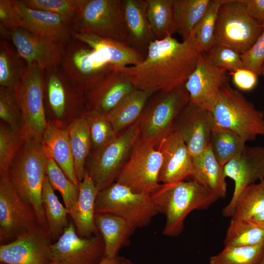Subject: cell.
<instances>
[{"instance_id": "obj_21", "label": "cell", "mask_w": 264, "mask_h": 264, "mask_svg": "<svg viewBox=\"0 0 264 264\" xmlns=\"http://www.w3.org/2000/svg\"><path fill=\"white\" fill-rule=\"evenodd\" d=\"M21 17L20 27L41 37L66 45L71 36L72 24L62 16L13 0Z\"/></svg>"}, {"instance_id": "obj_56", "label": "cell", "mask_w": 264, "mask_h": 264, "mask_svg": "<svg viewBox=\"0 0 264 264\" xmlns=\"http://www.w3.org/2000/svg\"><path fill=\"white\" fill-rule=\"evenodd\" d=\"M54 264L53 262H51L50 264Z\"/></svg>"}, {"instance_id": "obj_41", "label": "cell", "mask_w": 264, "mask_h": 264, "mask_svg": "<svg viewBox=\"0 0 264 264\" xmlns=\"http://www.w3.org/2000/svg\"><path fill=\"white\" fill-rule=\"evenodd\" d=\"M23 60L8 43L0 42V88L10 91L13 89L25 66Z\"/></svg>"}, {"instance_id": "obj_4", "label": "cell", "mask_w": 264, "mask_h": 264, "mask_svg": "<svg viewBox=\"0 0 264 264\" xmlns=\"http://www.w3.org/2000/svg\"><path fill=\"white\" fill-rule=\"evenodd\" d=\"M44 70L36 66L26 65L14 89L20 110L23 140L42 141L48 120L44 102Z\"/></svg>"}, {"instance_id": "obj_14", "label": "cell", "mask_w": 264, "mask_h": 264, "mask_svg": "<svg viewBox=\"0 0 264 264\" xmlns=\"http://www.w3.org/2000/svg\"><path fill=\"white\" fill-rule=\"evenodd\" d=\"M38 225L35 210L19 197L8 173L0 175V244L12 241Z\"/></svg>"}, {"instance_id": "obj_27", "label": "cell", "mask_w": 264, "mask_h": 264, "mask_svg": "<svg viewBox=\"0 0 264 264\" xmlns=\"http://www.w3.org/2000/svg\"><path fill=\"white\" fill-rule=\"evenodd\" d=\"M147 7L146 0H123L128 44L143 55L146 54L150 43L155 40L148 20Z\"/></svg>"}, {"instance_id": "obj_10", "label": "cell", "mask_w": 264, "mask_h": 264, "mask_svg": "<svg viewBox=\"0 0 264 264\" xmlns=\"http://www.w3.org/2000/svg\"><path fill=\"white\" fill-rule=\"evenodd\" d=\"M95 212L116 215L134 230L148 225L158 213L150 195L134 192L117 182L98 192Z\"/></svg>"}, {"instance_id": "obj_6", "label": "cell", "mask_w": 264, "mask_h": 264, "mask_svg": "<svg viewBox=\"0 0 264 264\" xmlns=\"http://www.w3.org/2000/svg\"><path fill=\"white\" fill-rule=\"evenodd\" d=\"M264 30V24L247 12L243 0H223L219 8L214 37L216 44L246 53Z\"/></svg>"}, {"instance_id": "obj_42", "label": "cell", "mask_w": 264, "mask_h": 264, "mask_svg": "<svg viewBox=\"0 0 264 264\" xmlns=\"http://www.w3.org/2000/svg\"><path fill=\"white\" fill-rule=\"evenodd\" d=\"M223 0H211L193 31L202 52L208 53L216 44L214 33L219 8Z\"/></svg>"}, {"instance_id": "obj_43", "label": "cell", "mask_w": 264, "mask_h": 264, "mask_svg": "<svg viewBox=\"0 0 264 264\" xmlns=\"http://www.w3.org/2000/svg\"><path fill=\"white\" fill-rule=\"evenodd\" d=\"M24 141L2 122L0 124V175L8 170Z\"/></svg>"}, {"instance_id": "obj_38", "label": "cell", "mask_w": 264, "mask_h": 264, "mask_svg": "<svg viewBox=\"0 0 264 264\" xmlns=\"http://www.w3.org/2000/svg\"><path fill=\"white\" fill-rule=\"evenodd\" d=\"M210 264H264V243L251 246H224L209 259Z\"/></svg>"}, {"instance_id": "obj_8", "label": "cell", "mask_w": 264, "mask_h": 264, "mask_svg": "<svg viewBox=\"0 0 264 264\" xmlns=\"http://www.w3.org/2000/svg\"><path fill=\"white\" fill-rule=\"evenodd\" d=\"M72 28L128 44L123 0H83Z\"/></svg>"}, {"instance_id": "obj_19", "label": "cell", "mask_w": 264, "mask_h": 264, "mask_svg": "<svg viewBox=\"0 0 264 264\" xmlns=\"http://www.w3.org/2000/svg\"><path fill=\"white\" fill-rule=\"evenodd\" d=\"M51 238L40 225L0 245V262L7 264H49Z\"/></svg>"}, {"instance_id": "obj_16", "label": "cell", "mask_w": 264, "mask_h": 264, "mask_svg": "<svg viewBox=\"0 0 264 264\" xmlns=\"http://www.w3.org/2000/svg\"><path fill=\"white\" fill-rule=\"evenodd\" d=\"M0 31L10 38L26 65L36 66L44 70L60 65L66 45L37 36L20 27L0 28Z\"/></svg>"}, {"instance_id": "obj_46", "label": "cell", "mask_w": 264, "mask_h": 264, "mask_svg": "<svg viewBox=\"0 0 264 264\" xmlns=\"http://www.w3.org/2000/svg\"><path fill=\"white\" fill-rule=\"evenodd\" d=\"M207 53L214 66L226 71L233 73L243 68L241 54L230 48L215 44Z\"/></svg>"}, {"instance_id": "obj_47", "label": "cell", "mask_w": 264, "mask_h": 264, "mask_svg": "<svg viewBox=\"0 0 264 264\" xmlns=\"http://www.w3.org/2000/svg\"><path fill=\"white\" fill-rule=\"evenodd\" d=\"M243 68L260 75L264 63V30L253 46L245 53L241 55Z\"/></svg>"}, {"instance_id": "obj_32", "label": "cell", "mask_w": 264, "mask_h": 264, "mask_svg": "<svg viewBox=\"0 0 264 264\" xmlns=\"http://www.w3.org/2000/svg\"><path fill=\"white\" fill-rule=\"evenodd\" d=\"M42 204L48 234L52 240L56 241L69 223L68 210L59 200L46 176L43 188Z\"/></svg>"}, {"instance_id": "obj_1", "label": "cell", "mask_w": 264, "mask_h": 264, "mask_svg": "<svg viewBox=\"0 0 264 264\" xmlns=\"http://www.w3.org/2000/svg\"><path fill=\"white\" fill-rule=\"evenodd\" d=\"M202 52L192 31L185 40L172 36L151 42L143 60L120 70L135 88L152 94L185 84Z\"/></svg>"}, {"instance_id": "obj_53", "label": "cell", "mask_w": 264, "mask_h": 264, "mask_svg": "<svg viewBox=\"0 0 264 264\" xmlns=\"http://www.w3.org/2000/svg\"><path fill=\"white\" fill-rule=\"evenodd\" d=\"M119 264H135L132 263L130 260L125 257H119Z\"/></svg>"}, {"instance_id": "obj_48", "label": "cell", "mask_w": 264, "mask_h": 264, "mask_svg": "<svg viewBox=\"0 0 264 264\" xmlns=\"http://www.w3.org/2000/svg\"><path fill=\"white\" fill-rule=\"evenodd\" d=\"M21 17L13 0H0V28L6 29L20 27Z\"/></svg>"}, {"instance_id": "obj_5", "label": "cell", "mask_w": 264, "mask_h": 264, "mask_svg": "<svg viewBox=\"0 0 264 264\" xmlns=\"http://www.w3.org/2000/svg\"><path fill=\"white\" fill-rule=\"evenodd\" d=\"M211 112L216 125L235 132L246 142L264 136V111L229 84L221 88Z\"/></svg>"}, {"instance_id": "obj_13", "label": "cell", "mask_w": 264, "mask_h": 264, "mask_svg": "<svg viewBox=\"0 0 264 264\" xmlns=\"http://www.w3.org/2000/svg\"><path fill=\"white\" fill-rule=\"evenodd\" d=\"M44 102L52 120L67 126L80 116L85 98L73 86L59 66L44 70Z\"/></svg>"}, {"instance_id": "obj_49", "label": "cell", "mask_w": 264, "mask_h": 264, "mask_svg": "<svg viewBox=\"0 0 264 264\" xmlns=\"http://www.w3.org/2000/svg\"><path fill=\"white\" fill-rule=\"evenodd\" d=\"M231 73L234 85L241 90L250 91L257 85L258 76L249 69L243 68Z\"/></svg>"}, {"instance_id": "obj_34", "label": "cell", "mask_w": 264, "mask_h": 264, "mask_svg": "<svg viewBox=\"0 0 264 264\" xmlns=\"http://www.w3.org/2000/svg\"><path fill=\"white\" fill-rule=\"evenodd\" d=\"M148 20L155 39L173 36L176 31L174 17V0H146Z\"/></svg>"}, {"instance_id": "obj_40", "label": "cell", "mask_w": 264, "mask_h": 264, "mask_svg": "<svg viewBox=\"0 0 264 264\" xmlns=\"http://www.w3.org/2000/svg\"><path fill=\"white\" fill-rule=\"evenodd\" d=\"M82 115L88 126L92 152L101 150L118 135L106 115L87 110Z\"/></svg>"}, {"instance_id": "obj_36", "label": "cell", "mask_w": 264, "mask_h": 264, "mask_svg": "<svg viewBox=\"0 0 264 264\" xmlns=\"http://www.w3.org/2000/svg\"><path fill=\"white\" fill-rule=\"evenodd\" d=\"M264 243V230L251 219L231 218L223 241L224 246H251Z\"/></svg>"}, {"instance_id": "obj_23", "label": "cell", "mask_w": 264, "mask_h": 264, "mask_svg": "<svg viewBox=\"0 0 264 264\" xmlns=\"http://www.w3.org/2000/svg\"><path fill=\"white\" fill-rule=\"evenodd\" d=\"M71 36L95 50L115 70L120 71L137 65L145 58L141 53L124 42L89 32L72 31Z\"/></svg>"}, {"instance_id": "obj_11", "label": "cell", "mask_w": 264, "mask_h": 264, "mask_svg": "<svg viewBox=\"0 0 264 264\" xmlns=\"http://www.w3.org/2000/svg\"><path fill=\"white\" fill-rule=\"evenodd\" d=\"M162 163L159 150L154 143L139 136L116 182L134 192L150 195L160 185L159 176Z\"/></svg>"}, {"instance_id": "obj_29", "label": "cell", "mask_w": 264, "mask_h": 264, "mask_svg": "<svg viewBox=\"0 0 264 264\" xmlns=\"http://www.w3.org/2000/svg\"><path fill=\"white\" fill-rule=\"evenodd\" d=\"M95 222L105 246V257L114 258L127 245L135 230L124 220L107 213H95Z\"/></svg>"}, {"instance_id": "obj_25", "label": "cell", "mask_w": 264, "mask_h": 264, "mask_svg": "<svg viewBox=\"0 0 264 264\" xmlns=\"http://www.w3.org/2000/svg\"><path fill=\"white\" fill-rule=\"evenodd\" d=\"M41 142L45 154L56 163L72 182L79 185L66 126L48 120Z\"/></svg>"}, {"instance_id": "obj_39", "label": "cell", "mask_w": 264, "mask_h": 264, "mask_svg": "<svg viewBox=\"0 0 264 264\" xmlns=\"http://www.w3.org/2000/svg\"><path fill=\"white\" fill-rule=\"evenodd\" d=\"M45 174L53 189L60 193L65 206L68 210L72 209L78 199L79 185L72 182L56 163L46 155Z\"/></svg>"}, {"instance_id": "obj_50", "label": "cell", "mask_w": 264, "mask_h": 264, "mask_svg": "<svg viewBox=\"0 0 264 264\" xmlns=\"http://www.w3.org/2000/svg\"><path fill=\"white\" fill-rule=\"evenodd\" d=\"M248 13L264 24V0H243Z\"/></svg>"}, {"instance_id": "obj_37", "label": "cell", "mask_w": 264, "mask_h": 264, "mask_svg": "<svg viewBox=\"0 0 264 264\" xmlns=\"http://www.w3.org/2000/svg\"><path fill=\"white\" fill-rule=\"evenodd\" d=\"M264 210V179L245 188L239 195L231 218L249 220Z\"/></svg>"}, {"instance_id": "obj_24", "label": "cell", "mask_w": 264, "mask_h": 264, "mask_svg": "<svg viewBox=\"0 0 264 264\" xmlns=\"http://www.w3.org/2000/svg\"><path fill=\"white\" fill-rule=\"evenodd\" d=\"M134 88L120 71L113 69L86 93V110L106 115Z\"/></svg>"}, {"instance_id": "obj_17", "label": "cell", "mask_w": 264, "mask_h": 264, "mask_svg": "<svg viewBox=\"0 0 264 264\" xmlns=\"http://www.w3.org/2000/svg\"><path fill=\"white\" fill-rule=\"evenodd\" d=\"M227 72L214 66L208 54L202 52L195 70L185 84L190 102L211 111L221 88L228 84Z\"/></svg>"}, {"instance_id": "obj_3", "label": "cell", "mask_w": 264, "mask_h": 264, "mask_svg": "<svg viewBox=\"0 0 264 264\" xmlns=\"http://www.w3.org/2000/svg\"><path fill=\"white\" fill-rule=\"evenodd\" d=\"M41 141H24L9 167L8 175L19 197L33 207L40 225L48 233L42 204L46 155Z\"/></svg>"}, {"instance_id": "obj_30", "label": "cell", "mask_w": 264, "mask_h": 264, "mask_svg": "<svg viewBox=\"0 0 264 264\" xmlns=\"http://www.w3.org/2000/svg\"><path fill=\"white\" fill-rule=\"evenodd\" d=\"M152 93L135 88L106 114L117 134L140 118Z\"/></svg>"}, {"instance_id": "obj_28", "label": "cell", "mask_w": 264, "mask_h": 264, "mask_svg": "<svg viewBox=\"0 0 264 264\" xmlns=\"http://www.w3.org/2000/svg\"><path fill=\"white\" fill-rule=\"evenodd\" d=\"M193 159V179L215 195L224 198L227 185L222 166L214 155L210 145L198 156Z\"/></svg>"}, {"instance_id": "obj_52", "label": "cell", "mask_w": 264, "mask_h": 264, "mask_svg": "<svg viewBox=\"0 0 264 264\" xmlns=\"http://www.w3.org/2000/svg\"><path fill=\"white\" fill-rule=\"evenodd\" d=\"M99 264H119V256L114 258L104 257Z\"/></svg>"}, {"instance_id": "obj_12", "label": "cell", "mask_w": 264, "mask_h": 264, "mask_svg": "<svg viewBox=\"0 0 264 264\" xmlns=\"http://www.w3.org/2000/svg\"><path fill=\"white\" fill-rule=\"evenodd\" d=\"M65 46L62 70L75 88L85 96L113 69L98 53L74 39Z\"/></svg>"}, {"instance_id": "obj_15", "label": "cell", "mask_w": 264, "mask_h": 264, "mask_svg": "<svg viewBox=\"0 0 264 264\" xmlns=\"http://www.w3.org/2000/svg\"><path fill=\"white\" fill-rule=\"evenodd\" d=\"M50 252L54 264H99L105 257V246L99 233L81 237L70 220L61 236L51 243Z\"/></svg>"}, {"instance_id": "obj_26", "label": "cell", "mask_w": 264, "mask_h": 264, "mask_svg": "<svg viewBox=\"0 0 264 264\" xmlns=\"http://www.w3.org/2000/svg\"><path fill=\"white\" fill-rule=\"evenodd\" d=\"M79 187L77 200L68 210V214L77 234L89 237L99 233L95 222V201L99 191L86 171Z\"/></svg>"}, {"instance_id": "obj_18", "label": "cell", "mask_w": 264, "mask_h": 264, "mask_svg": "<svg viewBox=\"0 0 264 264\" xmlns=\"http://www.w3.org/2000/svg\"><path fill=\"white\" fill-rule=\"evenodd\" d=\"M225 176L234 182L233 195L222 210V215L231 217L236 201L248 186L264 179V147L246 146L241 154L223 166Z\"/></svg>"}, {"instance_id": "obj_2", "label": "cell", "mask_w": 264, "mask_h": 264, "mask_svg": "<svg viewBox=\"0 0 264 264\" xmlns=\"http://www.w3.org/2000/svg\"><path fill=\"white\" fill-rule=\"evenodd\" d=\"M150 197L158 213L165 216L162 234L172 237L182 233L185 220L191 212L206 209L219 199L194 179L161 183Z\"/></svg>"}, {"instance_id": "obj_51", "label": "cell", "mask_w": 264, "mask_h": 264, "mask_svg": "<svg viewBox=\"0 0 264 264\" xmlns=\"http://www.w3.org/2000/svg\"><path fill=\"white\" fill-rule=\"evenodd\" d=\"M251 220L264 230V210L256 214Z\"/></svg>"}, {"instance_id": "obj_55", "label": "cell", "mask_w": 264, "mask_h": 264, "mask_svg": "<svg viewBox=\"0 0 264 264\" xmlns=\"http://www.w3.org/2000/svg\"><path fill=\"white\" fill-rule=\"evenodd\" d=\"M0 264H7L2 263V262H0Z\"/></svg>"}, {"instance_id": "obj_54", "label": "cell", "mask_w": 264, "mask_h": 264, "mask_svg": "<svg viewBox=\"0 0 264 264\" xmlns=\"http://www.w3.org/2000/svg\"><path fill=\"white\" fill-rule=\"evenodd\" d=\"M261 74L264 75V63L263 65V66L262 67L261 71Z\"/></svg>"}, {"instance_id": "obj_31", "label": "cell", "mask_w": 264, "mask_h": 264, "mask_svg": "<svg viewBox=\"0 0 264 264\" xmlns=\"http://www.w3.org/2000/svg\"><path fill=\"white\" fill-rule=\"evenodd\" d=\"M76 177L81 182L86 173L88 157L91 150L88 126L82 114L67 126Z\"/></svg>"}, {"instance_id": "obj_44", "label": "cell", "mask_w": 264, "mask_h": 264, "mask_svg": "<svg viewBox=\"0 0 264 264\" xmlns=\"http://www.w3.org/2000/svg\"><path fill=\"white\" fill-rule=\"evenodd\" d=\"M83 0H23L29 7L50 12L65 18L71 24Z\"/></svg>"}, {"instance_id": "obj_35", "label": "cell", "mask_w": 264, "mask_h": 264, "mask_svg": "<svg viewBox=\"0 0 264 264\" xmlns=\"http://www.w3.org/2000/svg\"><path fill=\"white\" fill-rule=\"evenodd\" d=\"M211 0H174V17L178 32L187 39L205 14Z\"/></svg>"}, {"instance_id": "obj_22", "label": "cell", "mask_w": 264, "mask_h": 264, "mask_svg": "<svg viewBox=\"0 0 264 264\" xmlns=\"http://www.w3.org/2000/svg\"><path fill=\"white\" fill-rule=\"evenodd\" d=\"M157 148L162 156L159 176L160 183H175L192 176V157L183 140L176 132L172 131L160 143Z\"/></svg>"}, {"instance_id": "obj_20", "label": "cell", "mask_w": 264, "mask_h": 264, "mask_svg": "<svg viewBox=\"0 0 264 264\" xmlns=\"http://www.w3.org/2000/svg\"><path fill=\"white\" fill-rule=\"evenodd\" d=\"M215 124L211 111L190 102L176 119L173 131L180 135L193 158L209 146Z\"/></svg>"}, {"instance_id": "obj_7", "label": "cell", "mask_w": 264, "mask_h": 264, "mask_svg": "<svg viewBox=\"0 0 264 264\" xmlns=\"http://www.w3.org/2000/svg\"><path fill=\"white\" fill-rule=\"evenodd\" d=\"M157 93L147 102L139 118L140 138L154 143L156 148L173 131L176 119L190 102L185 84Z\"/></svg>"}, {"instance_id": "obj_45", "label": "cell", "mask_w": 264, "mask_h": 264, "mask_svg": "<svg viewBox=\"0 0 264 264\" xmlns=\"http://www.w3.org/2000/svg\"><path fill=\"white\" fill-rule=\"evenodd\" d=\"M0 118L1 121L7 125L14 132L20 135L21 115L13 91L0 88Z\"/></svg>"}, {"instance_id": "obj_33", "label": "cell", "mask_w": 264, "mask_h": 264, "mask_svg": "<svg viewBox=\"0 0 264 264\" xmlns=\"http://www.w3.org/2000/svg\"><path fill=\"white\" fill-rule=\"evenodd\" d=\"M246 142L235 132L215 124L210 135L209 145L217 159L224 166L241 154Z\"/></svg>"}, {"instance_id": "obj_9", "label": "cell", "mask_w": 264, "mask_h": 264, "mask_svg": "<svg viewBox=\"0 0 264 264\" xmlns=\"http://www.w3.org/2000/svg\"><path fill=\"white\" fill-rule=\"evenodd\" d=\"M140 134L139 118L104 148L92 152L86 171L99 192L116 181Z\"/></svg>"}]
</instances>
